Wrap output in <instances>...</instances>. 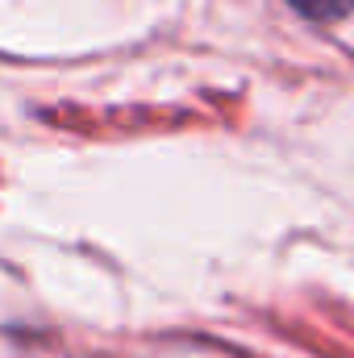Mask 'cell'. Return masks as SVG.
Masks as SVG:
<instances>
[{
    "label": "cell",
    "mask_w": 354,
    "mask_h": 358,
    "mask_svg": "<svg viewBox=\"0 0 354 358\" xmlns=\"http://www.w3.org/2000/svg\"><path fill=\"white\" fill-rule=\"evenodd\" d=\"M300 17H309V21H321V25H334V21H342V17H351L354 13V0H288Z\"/></svg>",
    "instance_id": "cell-1"
}]
</instances>
